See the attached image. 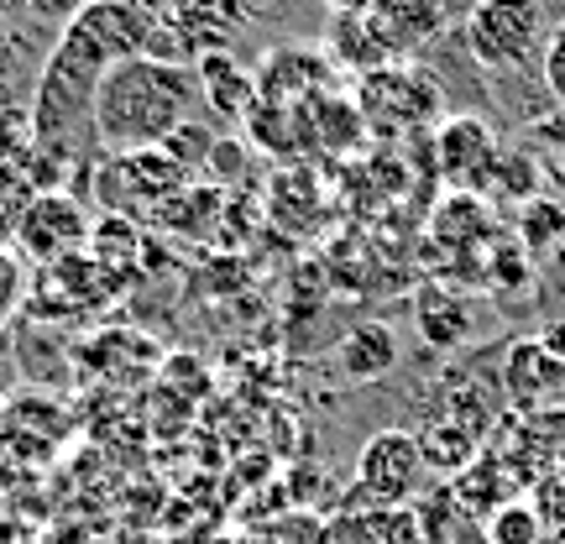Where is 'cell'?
I'll list each match as a JSON object with an SVG mask.
<instances>
[{
    "label": "cell",
    "mask_w": 565,
    "mask_h": 544,
    "mask_svg": "<svg viewBox=\"0 0 565 544\" xmlns=\"http://www.w3.org/2000/svg\"><path fill=\"white\" fill-rule=\"evenodd\" d=\"M200 105V74L194 63L121 58L95 89L89 126L110 152H147L162 147L183 121H194Z\"/></svg>",
    "instance_id": "obj_1"
},
{
    "label": "cell",
    "mask_w": 565,
    "mask_h": 544,
    "mask_svg": "<svg viewBox=\"0 0 565 544\" xmlns=\"http://www.w3.org/2000/svg\"><path fill=\"white\" fill-rule=\"evenodd\" d=\"M550 6L545 0H471L461 21L466 53L477 68L492 74H524L550 42Z\"/></svg>",
    "instance_id": "obj_2"
},
{
    "label": "cell",
    "mask_w": 565,
    "mask_h": 544,
    "mask_svg": "<svg viewBox=\"0 0 565 544\" xmlns=\"http://www.w3.org/2000/svg\"><path fill=\"white\" fill-rule=\"evenodd\" d=\"M424 456H419V435H408V429H377L372 440L356 450V498L351 503L366 508H404L414 492L424 487ZM351 513V508H345ZM362 513V508H356Z\"/></svg>",
    "instance_id": "obj_3"
},
{
    "label": "cell",
    "mask_w": 565,
    "mask_h": 544,
    "mask_svg": "<svg viewBox=\"0 0 565 544\" xmlns=\"http://www.w3.org/2000/svg\"><path fill=\"white\" fill-rule=\"evenodd\" d=\"M366 126L377 131H404V126H419L429 116H440V84L429 74H414V68H372L362 74V100H356Z\"/></svg>",
    "instance_id": "obj_4"
},
{
    "label": "cell",
    "mask_w": 565,
    "mask_h": 544,
    "mask_svg": "<svg viewBox=\"0 0 565 544\" xmlns=\"http://www.w3.org/2000/svg\"><path fill=\"white\" fill-rule=\"evenodd\" d=\"M498 383H503L508 408H519V414H555L565 404V362L550 356L540 335H519L503 345Z\"/></svg>",
    "instance_id": "obj_5"
},
{
    "label": "cell",
    "mask_w": 565,
    "mask_h": 544,
    "mask_svg": "<svg viewBox=\"0 0 565 544\" xmlns=\"http://www.w3.org/2000/svg\"><path fill=\"white\" fill-rule=\"evenodd\" d=\"M89 236V221H84V204L68 200V194H38L26 200V215L17 221V246L32 257V263H53L58 267L63 257H74Z\"/></svg>",
    "instance_id": "obj_6"
},
{
    "label": "cell",
    "mask_w": 565,
    "mask_h": 544,
    "mask_svg": "<svg viewBox=\"0 0 565 544\" xmlns=\"http://www.w3.org/2000/svg\"><path fill=\"white\" fill-rule=\"evenodd\" d=\"M435 152H440V173H445V183H456V194H482L487 183H492L498 158H503L492 126L477 121V116H445Z\"/></svg>",
    "instance_id": "obj_7"
},
{
    "label": "cell",
    "mask_w": 565,
    "mask_h": 544,
    "mask_svg": "<svg viewBox=\"0 0 565 544\" xmlns=\"http://www.w3.org/2000/svg\"><path fill=\"white\" fill-rule=\"evenodd\" d=\"M330 84V58L324 47H303V42H282L257 68V100L278 105H309L324 95Z\"/></svg>",
    "instance_id": "obj_8"
},
{
    "label": "cell",
    "mask_w": 565,
    "mask_h": 544,
    "mask_svg": "<svg viewBox=\"0 0 565 544\" xmlns=\"http://www.w3.org/2000/svg\"><path fill=\"white\" fill-rule=\"evenodd\" d=\"M414 320H419V335L435 351H456V345H471L477 335L487 330V314L482 303L471 299V294H445V288H429L419 294V309H414Z\"/></svg>",
    "instance_id": "obj_9"
},
{
    "label": "cell",
    "mask_w": 565,
    "mask_h": 544,
    "mask_svg": "<svg viewBox=\"0 0 565 544\" xmlns=\"http://www.w3.org/2000/svg\"><path fill=\"white\" fill-rule=\"evenodd\" d=\"M366 17L377 26V38L387 42V53L398 58L404 47H424L440 38L450 21V0H377Z\"/></svg>",
    "instance_id": "obj_10"
},
{
    "label": "cell",
    "mask_w": 565,
    "mask_h": 544,
    "mask_svg": "<svg viewBox=\"0 0 565 544\" xmlns=\"http://www.w3.org/2000/svg\"><path fill=\"white\" fill-rule=\"evenodd\" d=\"M398 362H404V345H398V335L387 324H356L335 345V366H341L345 383H356V387H372V383H383V377H393Z\"/></svg>",
    "instance_id": "obj_11"
},
{
    "label": "cell",
    "mask_w": 565,
    "mask_h": 544,
    "mask_svg": "<svg viewBox=\"0 0 565 544\" xmlns=\"http://www.w3.org/2000/svg\"><path fill=\"white\" fill-rule=\"evenodd\" d=\"M200 100L221 116V121H246V110L257 105V74H246L242 63L231 58L225 47L200 53Z\"/></svg>",
    "instance_id": "obj_12"
},
{
    "label": "cell",
    "mask_w": 565,
    "mask_h": 544,
    "mask_svg": "<svg viewBox=\"0 0 565 544\" xmlns=\"http://www.w3.org/2000/svg\"><path fill=\"white\" fill-rule=\"evenodd\" d=\"M419 435V456L429 471H440V477H461L466 466L482 456V429L461 414H435V419L414 429Z\"/></svg>",
    "instance_id": "obj_13"
},
{
    "label": "cell",
    "mask_w": 565,
    "mask_h": 544,
    "mask_svg": "<svg viewBox=\"0 0 565 544\" xmlns=\"http://www.w3.org/2000/svg\"><path fill=\"white\" fill-rule=\"evenodd\" d=\"M299 121H303V137H315L324 152H351L366 137L362 110L351 100H335V95H320V100L299 105Z\"/></svg>",
    "instance_id": "obj_14"
},
{
    "label": "cell",
    "mask_w": 565,
    "mask_h": 544,
    "mask_svg": "<svg viewBox=\"0 0 565 544\" xmlns=\"http://www.w3.org/2000/svg\"><path fill=\"white\" fill-rule=\"evenodd\" d=\"M324 58L351 68V74H372V68H383L393 53H387V42L377 38L372 17H335L330 21V47H324Z\"/></svg>",
    "instance_id": "obj_15"
},
{
    "label": "cell",
    "mask_w": 565,
    "mask_h": 544,
    "mask_svg": "<svg viewBox=\"0 0 565 544\" xmlns=\"http://www.w3.org/2000/svg\"><path fill=\"white\" fill-rule=\"evenodd\" d=\"M419 524H424V544H487L482 519H471L450 487H435L419 503Z\"/></svg>",
    "instance_id": "obj_16"
},
{
    "label": "cell",
    "mask_w": 565,
    "mask_h": 544,
    "mask_svg": "<svg viewBox=\"0 0 565 544\" xmlns=\"http://www.w3.org/2000/svg\"><path fill=\"white\" fill-rule=\"evenodd\" d=\"M246 137L257 141L263 152L282 158V152H294L303 141V121H299V105H278V100H257L246 110Z\"/></svg>",
    "instance_id": "obj_17"
},
{
    "label": "cell",
    "mask_w": 565,
    "mask_h": 544,
    "mask_svg": "<svg viewBox=\"0 0 565 544\" xmlns=\"http://www.w3.org/2000/svg\"><path fill=\"white\" fill-rule=\"evenodd\" d=\"M519 246H524L534 263H550L565 246V200H524V215H519Z\"/></svg>",
    "instance_id": "obj_18"
},
{
    "label": "cell",
    "mask_w": 565,
    "mask_h": 544,
    "mask_svg": "<svg viewBox=\"0 0 565 544\" xmlns=\"http://www.w3.org/2000/svg\"><path fill=\"white\" fill-rule=\"evenodd\" d=\"M482 534H487V544H545V513L529 503V498H513V503L487 513Z\"/></svg>",
    "instance_id": "obj_19"
},
{
    "label": "cell",
    "mask_w": 565,
    "mask_h": 544,
    "mask_svg": "<svg viewBox=\"0 0 565 544\" xmlns=\"http://www.w3.org/2000/svg\"><path fill=\"white\" fill-rule=\"evenodd\" d=\"M487 282L503 288V294H524L529 282H534V257H529L519 242L492 246V257H487Z\"/></svg>",
    "instance_id": "obj_20"
},
{
    "label": "cell",
    "mask_w": 565,
    "mask_h": 544,
    "mask_svg": "<svg viewBox=\"0 0 565 544\" xmlns=\"http://www.w3.org/2000/svg\"><path fill=\"white\" fill-rule=\"evenodd\" d=\"M246 147L242 141H215L210 147V168H215V189H225V183H236L246 173Z\"/></svg>",
    "instance_id": "obj_21"
},
{
    "label": "cell",
    "mask_w": 565,
    "mask_h": 544,
    "mask_svg": "<svg viewBox=\"0 0 565 544\" xmlns=\"http://www.w3.org/2000/svg\"><path fill=\"white\" fill-rule=\"evenodd\" d=\"M84 6H89V0H26V11H32V17H42V21H53V26H68Z\"/></svg>",
    "instance_id": "obj_22"
},
{
    "label": "cell",
    "mask_w": 565,
    "mask_h": 544,
    "mask_svg": "<svg viewBox=\"0 0 565 544\" xmlns=\"http://www.w3.org/2000/svg\"><path fill=\"white\" fill-rule=\"evenodd\" d=\"M540 345H545L555 362H565V320H550L545 330H540Z\"/></svg>",
    "instance_id": "obj_23"
},
{
    "label": "cell",
    "mask_w": 565,
    "mask_h": 544,
    "mask_svg": "<svg viewBox=\"0 0 565 544\" xmlns=\"http://www.w3.org/2000/svg\"><path fill=\"white\" fill-rule=\"evenodd\" d=\"M320 6L330 11V17H366L377 0H320Z\"/></svg>",
    "instance_id": "obj_24"
},
{
    "label": "cell",
    "mask_w": 565,
    "mask_h": 544,
    "mask_svg": "<svg viewBox=\"0 0 565 544\" xmlns=\"http://www.w3.org/2000/svg\"><path fill=\"white\" fill-rule=\"evenodd\" d=\"M545 173H550V183L561 189V200H565V152H555V158H545Z\"/></svg>",
    "instance_id": "obj_25"
},
{
    "label": "cell",
    "mask_w": 565,
    "mask_h": 544,
    "mask_svg": "<svg viewBox=\"0 0 565 544\" xmlns=\"http://www.w3.org/2000/svg\"><path fill=\"white\" fill-rule=\"evenodd\" d=\"M6 42H11V32H6V17H0V53H6Z\"/></svg>",
    "instance_id": "obj_26"
},
{
    "label": "cell",
    "mask_w": 565,
    "mask_h": 544,
    "mask_svg": "<svg viewBox=\"0 0 565 544\" xmlns=\"http://www.w3.org/2000/svg\"><path fill=\"white\" fill-rule=\"evenodd\" d=\"M555 32H561V38H565V17H561V21H555Z\"/></svg>",
    "instance_id": "obj_27"
},
{
    "label": "cell",
    "mask_w": 565,
    "mask_h": 544,
    "mask_svg": "<svg viewBox=\"0 0 565 544\" xmlns=\"http://www.w3.org/2000/svg\"><path fill=\"white\" fill-rule=\"evenodd\" d=\"M6 257H11V246H0V263H6Z\"/></svg>",
    "instance_id": "obj_28"
},
{
    "label": "cell",
    "mask_w": 565,
    "mask_h": 544,
    "mask_svg": "<svg viewBox=\"0 0 565 544\" xmlns=\"http://www.w3.org/2000/svg\"><path fill=\"white\" fill-rule=\"evenodd\" d=\"M0 414H6V404H0Z\"/></svg>",
    "instance_id": "obj_29"
}]
</instances>
